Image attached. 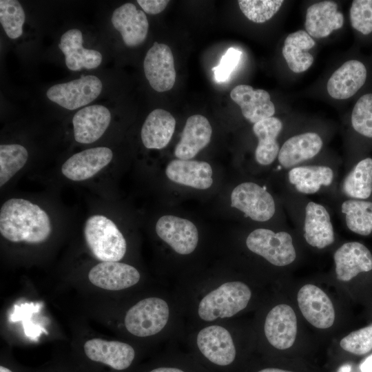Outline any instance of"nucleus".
<instances>
[{
  "mask_svg": "<svg viewBox=\"0 0 372 372\" xmlns=\"http://www.w3.org/2000/svg\"><path fill=\"white\" fill-rule=\"evenodd\" d=\"M281 201L286 215L308 245L324 249L335 242V231L328 207L286 190Z\"/></svg>",
  "mask_w": 372,
  "mask_h": 372,
  "instance_id": "nucleus-1",
  "label": "nucleus"
},
{
  "mask_svg": "<svg viewBox=\"0 0 372 372\" xmlns=\"http://www.w3.org/2000/svg\"><path fill=\"white\" fill-rule=\"evenodd\" d=\"M0 232L13 242L39 244L52 232L50 219L39 206L22 198H10L1 206Z\"/></svg>",
  "mask_w": 372,
  "mask_h": 372,
  "instance_id": "nucleus-2",
  "label": "nucleus"
},
{
  "mask_svg": "<svg viewBox=\"0 0 372 372\" xmlns=\"http://www.w3.org/2000/svg\"><path fill=\"white\" fill-rule=\"evenodd\" d=\"M339 168L327 163H313L284 172L285 190L301 196L337 195Z\"/></svg>",
  "mask_w": 372,
  "mask_h": 372,
  "instance_id": "nucleus-3",
  "label": "nucleus"
},
{
  "mask_svg": "<svg viewBox=\"0 0 372 372\" xmlns=\"http://www.w3.org/2000/svg\"><path fill=\"white\" fill-rule=\"evenodd\" d=\"M231 207L240 211L245 218L257 223H267L278 215L287 218L282 201L278 203L265 185L246 181L231 192Z\"/></svg>",
  "mask_w": 372,
  "mask_h": 372,
  "instance_id": "nucleus-4",
  "label": "nucleus"
},
{
  "mask_svg": "<svg viewBox=\"0 0 372 372\" xmlns=\"http://www.w3.org/2000/svg\"><path fill=\"white\" fill-rule=\"evenodd\" d=\"M245 244L251 252L275 267L289 266L297 258L293 236L287 227L278 230L256 228L247 235Z\"/></svg>",
  "mask_w": 372,
  "mask_h": 372,
  "instance_id": "nucleus-5",
  "label": "nucleus"
},
{
  "mask_svg": "<svg viewBox=\"0 0 372 372\" xmlns=\"http://www.w3.org/2000/svg\"><path fill=\"white\" fill-rule=\"evenodd\" d=\"M251 297V291L244 282H227L202 298L198 314L200 319L207 322L230 318L246 308Z\"/></svg>",
  "mask_w": 372,
  "mask_h": 372,
  "instance_id": "nucleus-6",
  "label": "nucleus"
},
{
  "mask_svg": "<svg viewBox=\"0 0 372 372\" xmlns=\"http://www.w3.org/2000/svg\"><path fill=\"white\" fill-rule=\"evenodd\" d=\"M84 236L92 254L102 262H118L125 254V239L115 223L104 216L90 217L85 225Z\"/></svg>",
  "mask_w": 372,
  "mask_h": 372,
  "instance_id": "nucleus-7",
  "label": "nucleus"
},
{
  "mask_svg": "<svg viewBox=\"0 0 372 372\" xmlns=\"http://www.w3.org/2000/svg\"><path fill=\"white\" fill-rule=\"evenodd\" d=\"M169 316L166 301L158 297L145 298L126 313V329L138 337H147L159 333L167 324Z\"/></svg>",
  "mask_w": 372,
  "mask_h": 372,
  "instance_id": "nucleus-8",
  "label": "nucleus"
},
{
  "mask_svg": "<svg viewBox=\"0 0 372 372\" xmlns=\"http://www.w3.org/2000/svg\"><path fill=\"white\" fill-rule=\"evenodd\" d=\"M196 344L202 356L218 369H227L236 361V349L231 335L221 326L211 325L201 329Z\"/></svg>",
  "mask_w": 372,
  "mask_h": 372,
  "instance_id": "nucleus-9",
  "label": "nucleus"
},
{
  "mask_svg": "<svg viewBox=\"0 0 372 372\" xmlns=\"http://www.w3.org/2000/svg\"><path fill=\"white\" fill-rule=\"evenodd\" d=\"M101 80L93 75L50 87L47 97L52 102L68 110L85 106L96 99L102 91Z\"/></svg>",
  "mask_w": 372,
  "mask_h": 372,
  "instance_id": "nucleus-10",
  "label": "nucleus"
},
{
  "mask_svg": "<svg viewBox=\"0 0 372 372\" xmlns=\"http://www.w3.org/2000/svg\"><path fill=\"white\" fill-rule=\"evenodd\" d=\"M323 146L322 136L315 132H305L289 137L280 146L276 170L284 172L311 162Z\"/></svg>",
  "mask_w": 372,
  "mask_h": 372,
  "instance_id": "nucleus-11",
  "label": "nucleus"
},
{
  "mask_svg": "<svg viewBox=\"0 0 372 372\" xmlns=\"http://www.w3.org/2000/svg\"><path fill=\"white\" fill-rule=\"evenodd\" d=\"M144 72L151 87L157 92L171 90L176 81L172 52L164 43L154 42L144 59Z\"/></svg>",
  "mask_w": 372,
  "mask_h": 372,
  "instance_id": "nucleus-12",
  "label": "nucleus"
},
{
  "mask_svg": "<svg viewBox=\"0 0 372 372\" xmlns=\"http://www.w3.org/2000/svg\"><path fill=\"white\" fill-rule=\"evenodd\" d=\"M297 300L302 316L313 327L325 329L333 324L335 317L333 304L318 287L304 285L298 293Z\"/></svg>",
  "mask_w": 372,
  "mask_h": 372,
  "instance_id": "nucleus-13",
  "label": "nucleus"
},
{
  "mask_svg": "<svg viewBox=\"0 0 372 372\" xmlns=\"http://www.w3.org/2000/svg\"><path fill=\"white\" fill-rule=\"evenodd\" d=\"M335 273L338 280L349 282L360 273L372 271V253L363 243L349 241L333 253Z\"/></svg>",
  "mask_w": 372,
  "mask_h": 372,
  "instance_id": "nucleus-14",
  "label": "nucleus"
},
{
  "mask_svg": "<svg viewBox=\"0 0 372 372\" xmlns=\"http://www.w3.org/2000/svg\"><path fill=\"white\" fill-rule=\"evenodd\" d=\"M156 232L174 251L181 255L192 253L198 245L197 228L185 218L172 215L163 216L156 223Z\"/></svg>",
  "mask_w": 372,
  "mask_h": 372,
  "instance_id": "nucleus-15",
  "label": "nucleus"
},
{
  "mask_svg": "<svg viewBox=\"0 0 372 372\" xmlns=\"http://www.w3.org/2000/svg\"><path fill=\"white\" fill-rule=\"evenodd\" d=\"M297 318L288 304H280L273 307L267 315L264 331L269 344L277 349L290 348L297 335Z\"/></svg>",
  "mask_w": 372,
  "mask_h": 372,
  "instance_id": "nucleus-16",
  "label": "nucleus"
},
{
  "mask_svg": "<svg viewBox=\"0 0 372 372\" xmlns=\"http://www.w3.org/2000/svg\"><path fill=\"white\" fill-rule=\"evenodd\" d=\"M112 157L113 153L108 147L90 148L70 157L63 164L61 172L71 180H85L94 176L107 166Z\"/></svg>",
  "mask_w": 372,
  "mask_h": 372,
  "instance_id": "nucleus-17",
  "label": "nucleus"
},
{
  "mask_svg": "<svg viewBox=\"0 0 372 372\" xmlns=\"http://www.w3.org/2000/svg\"><path fill=\"white\" fill-rule=\"evenodd\" d=\"M141 275L134 267L118 262H102L88 273L90 281L103 289L118 291L136 285Z\"/></svg>",
  "mask_w": 372,
  "mask_h": 372,
  "instance_id": "nucleus-18",
  "label": "nucleus"
},
{
  "mask_svg": "<svg viewBox=\"0 0 372 372\" xmlns=\"http://www.w3.org/2000/svg\"><path fill=\"white\" fill-rule=\"evenodd\" d=\"M338 198L372 200V158L363 157L346 170L338 183Z\"/></svg>",
  "mask_w": 372,
  "mask_h": 372,
  "instance_id": "nucleus-19",
  "label": "nucleus"
},
{
  "mask_svg": "<svg viewBox=\"0 0 372 372\" xmlns=\"http://www.w3.org/2000/svg\"><path fill=\"white\" fill-rule=\"evenodd\" d=\"M84 351L91 360L103 363L118 371L130 367L135 358L134 348L119 341L91 339L85 343Z\"/></svg>",
  "mask_w": 372,
  "mask_h": 372,
  "instance_id": "nucleus-20",
  "label": "nucleus"
},
{
  "mask_svg": "<svg viewBox=\"0 0 372 372\" xmlns=\"http://www.w3.org/2000/svg\"><path fill=\"white\" fill-rule=\"evenodd\" d=\"M110 121L111 114L105 106L93 105L82 108L72 118L75 141L83 144L97 141L108 127Z\"/></svg>",
  "mask_w": 372,
  "mask_h": 372,
  "instance_id": "nucleus-21",
  "label": "nucleus"
},
{
  "mask_svg": "<svg viewBox=\"0 0 372 372\" xmlns=\"http://www.w3.org/2000/svg\"><path fill=\"white\" fill-rule=\"evenodd\" d=\"M112 23L129 47L139 45L147 37V18L143 11L138 10L132 3L117 8L112 14Z\"/></svg>",
  "mask_w": 372,
  "mask_h": 372,
  "instance_id": "nucleus-22",
  "label": "nucleus"
},
{
  "mask_svg": "<svg viewBox=\"0 0 372 372\" xmlns=\"http://www.w3.org/2000/svg\"><path fill=\"white\" fill-rule=\"evenodd\" d=\"M230 97L240 106L245 118L253 124L272 117L275 114V106L270 95L264 90L238 85L231 91Z\"/></svg>",
  "mask_w": 372,
  "mask_h": 372,
  "instance_id": "nucleus-23",
  "label": "nucleus"
},
{
  "mask_svg": "<svg viewBox=\"0 0 372 372\" xmlns=\"http://www.w3.org/2000/svg\"><path fill=\"white\" fill-rule=\"evenodd\" d=\"M212 134L207 118L200 114L189 116L176 145L174 154L178 159L191 160L209 143Z\"/></svg>",
  "mask_w": 372,
  "mask_h": 372,
  "instance_id": "nucleus-24",
  "label": "nucleus"
},
{
  "mask_svg": "<svg viewBox=\"0 0 372 372\" xmlns=\"http://www.w3.org/2000/svg\"><path fill=\"white\" fill-rule=\"evenodd\" d=\"M165 174L176 183L198 189H207L213 183L211 167L205 161L174 159L167 164Z\"/></svg>",
  "mask_w": 372,
  "mask_h": 372,
  "instance_id": "nucleus-25",
  "label": "nucleus"
},
{
  "mask_svg": "<svg viewBox=\"0 0 372 372\" xmlns=\"http://www.w3.org/2000/svg\"><path fill=\"white\" fill-rule=\"evenodd\" d=\"M364 65L357 60H349L335 70L327 82V92L335 99H347L353 96L366 79Z\"/></svg>",
  "mask_w": 372,
  "mask_h": 372,
  "instance_id": "nucleus-26",
  "label": "nucleus"
},
{
  "mask_svg": "<svg viewBox=\"0 0 372 372\" xmlns=\"http://www.w3.org/2000/svg\"><path fill=\"white\" fill-rule=\"evenodd\" d=\"M83 41L82 33L78 29L68 30L61 38L59 48L65 55V64L70 70L94 69L101 63V54L97 50L84 48Z\"/></svg>",
  "mask_w": 372,
  "mask_h": 372,
  "instance_id": "nucleus-27",
  "label": "nucleus"
},
{
  "mask_svg": "<svg viewBox=\"0 0 372 372\" xmlns=\"http://www.w3.org/2000/svg\"><path fill=\"white\" fill-rule=\"evenodd\" d=\"M343 23L344 17L338 11L337 4L332 1H324L307 8L304 25L310 36L322 38L342 28Z\"/></svg>",
  "mask_w": 372,
  "mask_h": 372,
  "instance_id": "nucleus-28",
  "label": "nucleus"
},
{
  "mask_svg": "<svg viewBox=\"0 0 372 372\" xmlns=\"http://www.w3.org/2000/svg\"><path fill=\"white\" fill-rule=\"evenodd\" d=\"M282 127V121L274 116L254 124L253 132L258 138L255 149V160L258 164L268 166L277 160L280 148L278 137Z\"/></svg>",
  "mask_w": 372,
  "mask_h": 372,
  "instance_id": "nucleus-29",
  "label": "nucleus"
},
{
  "mask_svg": "<svg viewBox=\"0 0 372 372\" xmlns=\"http://www.w3.org/2000/svg\"><path fill=\"white\" fill-rule=\"evenodd\" d=\"M176 120L167 111L155 109L146 118L141 132L144 146L148 149H162L169 143L175 130Z\"/></svg>",
  "mask_w": 372,
  "mask_h": 372,
  "instance_id": "nucleus-30",
  "label": "nucleus"
},
{
  "mask_svg": "<svg viewBox=\"0 0 372 372\" xmlns=\"http://www.w3.org/2000/svg\"><path fill=\"white\" fill-rule=\"evenodd\" d=\"M339 213L344 225L361 236L372 235V200L338 198Z\"/></svg>",
  "mask_w": 372,
  "mask_h": 372,
  "instance_id": "nucleus-31",
  "label": "nucleus"
},
{
  "mask_svg": "<svg viewBox=\"0 0 372 372\" xmlns=\"http://www.w3.org/2000/svg\"><path fill=\"white\" fill-rule=\"evenodd\" d=\"M314 45V40L304 30L292 32L287 37L282 52L291 71L300 73L311 67L313 57L307 50Z\"/></svg>",
  "mask_w": 372,
  "mask_h": 372,
  "instance_id": "nucleus-32",
  "label": "nucleus"
},
{
  "mask_svg": "<svg viewBox=\"0 0 372 372\" xmlns=\"http://www.w3.org/2000/svg\"><path fill=\"white\" fill-rule=\"evenodd\" d=\"M28 152L19 144L0 145V186L4 185L26 163Z\"/></svg>",
  "mask_w": 372,
  "mask_h": 372,
  "instance_id": "nucleus-33",
  "label": "nucleus"
},
{
  "mask_svg": "<svg viewBox=\"0 0 372 372\" xmlns=\"http://www.w3.org/2000/svg\"><path fill=\"white\" fill-rule=\"evenodd\" d=\"M25 19L23 8L18 1H0V22L9 38L21 36Z\"/></svg>",
  "mask_w": 372,
  "mask_h": 372,
  "instance_id": "nucleus-34",
  "label": "nucleus"
},
{
  "mask_svg": "<svg viewBox=\"0 0 372 372\" xmlns=\"http://www.w3.org/2000/svg\"><path fill=\"white\" fill-rule=\"evenodd\" d=\"M351 123L358 134L372 139V94H366L358 100L351 113Z\"/></svg>",
  "mask_w": 372,
  "mask_h": 372,
  "instance_id": "nucleus-35",
  "label": "nucleus"
},
{
  "mask_svg": "<svg viewBox=\"0 0 372 372\" xmlns=\"http://www.w3.org/2000/svg\"><path fill=\"white\" fill-rule=\"evenodd\" d=\"M245 16L254 23H264L280 8L282 0H240L238 1Z\"/></svg>",
  "mask_w": 372,
  "mask_h": 372,
  "instance_id": "nucleus-36",
  "label": "nucleus"
},
{
  "mask_svg": "<svg viewBox=\"0 0 372 372\" xmlns=\"http://www.w3.org/2000/svg\"><path fill=\"white\" fill-rule=\"evenodd\" d=\"M341 348L350 353L362 355L372 351V323L355 330L340 342Z\"/></svg>",
  "mask_w": 372,
  "mask_h": 372,
  "instance_id": "nucleus-37",
  "label": "nucleus"
},
{
  "mask_svg": "<svg viewBox=\"0 0 372 372\" xmlns=\"http://www.w3.org/2000/svg\"><path fill=\"white\" fill-rule=\"evenodd\" d=\"M352 27L363 34L372 32V0H354L350 9Z\"/></svg>",
  "mask_w": 372,
  "mask_h": 372,
  "instance_id": "nucleus-38",
  "label": "nucleus"
},
{
  "mask_svg": "<svg viewBox=\"0 0 372 372\" xmlns=\"http://www.w3.org/2000/svg\"><path fill=\"white\" fill-rule=\"evenodd\" d=\"M242 55L241 51L234 48H229L222 56L219 64L214 67L212 70L214 79L217 82L227 81L238 65Z\"/></svg>",
  "mask_w": 372,
  "mask_h": 372,
  "instance_id": "nucleus-39",
  "label": "nucleus"
},
{
  "mask_svg": "<svg viewBox=\"0 0 372 372\" xmlns=\"http://www.w3.org/2000/svg\"><path fill=\"white\" fill-rule=\"evenodd\" d=\"M137 3L147 14H156L165 10L169 1L167 0H138Z\"/></svg>",
  "mask_w": 372,
  "mask_h": 372,
  "instance_id": "nucleus-40",
  "label": "nucleus"
},
{
  "mask_svg": "<svg viewBox=\"0 0 372 372\" xmlns=\"http://www.w3.org/2000/svg\"><path fill=\"white\" fill-rule=\"evenodd\" d=\"M149 372H189L187 367L176 365H167L156 367ZM192 372V371H191Z\"/></svg>",
  "mask_w": 372,
  "mask_h": 372,
  "instance_id": "nucleus-41",
  "label": "nucleus"
},
{
  "mask_svg": "<svg viewBox=\"0 0 372 372\" xmlns=\"http://www.w3.org/2000/svg\"><path fill=\"white\" fill-rule=\"evenodd\" d=\"M257 372H292L287 370H284L278 368H264Z\"/></svg>",
  "mask_w": 372,
  "mask_h": 372,
  "instance_id": "nucleus-42",
  "label": "nucleus"
},
{
  "mask_svg": "<svg viewBox=\"0 0 372 372\" xmlns=\"http://www.w3.org/2000/svg\"><path fill=\"white\" fill-rule=\"evenodd\" d=\"M351 366L349 364H344L339 367L336 372H351Z\"/></svg>",
  "mask_w": 372,
  "mask_h": 372,
  "instance_id": "nucleus-43",
  "label": "nucleus"
},
{
  "mask_svg": "<svg viewBox=\"0 0 372 372\" xmlns=\"http://www.w3.org/2000/svg\"><path fill=\"white\" fill-rule=\"evenodd\" d=\"M0 372H12V371L5 366H1Z\"/></svg>",
  "mask_w": 372,
  "mask_h": 372,
  "instance_id": "nucleus-44",
  "label": "nucleus"
}]
</instances>
